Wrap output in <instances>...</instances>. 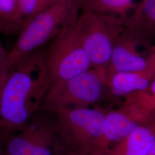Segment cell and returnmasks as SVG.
Segmentation results:
<instances>
[{"instance_id": "1", "label": "cell", "mask_w": 155, "mask_h": 155, "mask_svg": "<svg viewBox=\"0 0 155 155\" xmlns=\"http://www.w3.org/2000/svg\"><path fill=\"white\" fill-rule=\"evenodd\" d=\"M50 87L45 55L39 50L8 71L0 92V136L2 141L21 130L42 109Z\"/></svg>"}, {"instance_id": "2", "label": "cell", "mask_w": 155, "mask_h": 155, "mask_svg": "<svg viewBox=\"0 0 155 155\" xmlns=\"http://www.w3.org/2000/svg\"><path fill=\"white\" fill-rule=\"evenodd\" d=\"M82 0H57L32 17L22 27L8 52V71L39 48L63 28L72 25L79 16Z\"/></svg>"}, {"instance_id": "3", "label": "cell", "mask_w": 155, "mask_h": 155, "mask_svg": "<svg viewBox=\"0 0 155 155\" xmlns=\"http://www.w3.org/2000/svg\"><path fill=\"white\" fill-rule=\"evenodd\" d=\"M127 19L83 11L73 27L94 68L109 66L114 45L127 25Z\"/></svg>"}, {"instance_id": "4", "label": "cell", "mask_w": 155, "mask_h": 155, "mask_svg": "<svg viewBox=\"0 0 155 155\" xmlns=\"http://www.w3.org/2000/svg\"><path fill=\"white\" fill-rule=\"evenodd\" d=\"M105 70L92 68L61 83L51 86L42 109L54 113L59 109L86 107L102 98L106 86Z\"/></svg>"}, {"instance_id": "5", "label": "cell", "mask_w": 155, "mask_h": 155, "mask_svg": "<svg viewBox=\"0 0 155 155\" xmlns=\"http://www.w3.org/2000/svg\"><path fill=\"white\" fill-rule=\"evenodd\" d=\"M73 24L63 28L55 37L45 55L51 86L63 82L93 68Z\"/></svg>"}, {"instance_id": "6", "label": "cell", "mask_w": 155, "mask_h": 155, "mask_svg": "<svg viewBox=\"0 0 155 155\" xmlns=\"http://www.w3.org/2000/svg\"><path fill=\"white\" fill-rule=\"evenodd\" d=\"M40 112L21 130L3 140L5 155H62L66 147L58 133L56 120L50 122Z\"/></svg>"}, {"instance_id": "7", "label": "cell", "mask_w": 155, "mask_h": 155, "mask_svg": "<svg viewBox=\"0 0 155 155\" xmlns=\"http://www.w3.org/2000/svg\"><path fill=\"white\" fill-rule=\"evenodd\" d=\"M105 113L89 107L64 108L55 112L57 129L66 148L93 150L102 132Z\"/></svg>"}, {"instance_id": "8", "label": "cell", "mask_w": 155, "mask_h": 155, "mask_svg": "<svg viewBox=\"0 0 155 155\" xmlns=\"http://www.w3.org/2000/svg\"><path fill=\"white\" fill-rule=\"evenodd\" d=\"M145 41L146 40L127 23L114 45L109 65L106 69V74L141 71L155 65V54L150 52L148 55L145 56L139 51V46Z\"/></svg>"}, {"instance_id": "9", "label": "cell", "mask_w": 155, "mask_h": 155, "mask_svg": "<svg viewBox=\"0 0 155 155\" xmlns=\"http://www.w3.org/2000/svg\"><path fill=\"white\" fill-rule=\"evenodd\" d=\"M140 125L141 124L121 109L106 113L102 132L94 144L93 150L105 152Z\"/></svg>"}, {"instance_id": "10", "label": "cell", "mask_w": 155, "mask_h": 155, "mask_svg": "<svg viewBox=\"0 0 155 155\" xmlns=\"http://www.w3.org/2000/svg\"><path fill=\"white\" fill-rule=\"evenodd\" d=\"M155 144V121L150 119L105 152V155H146Z\"/></svg>"}, {"instance_id": "11", "label": "cell", "mask_w": 155, "mask_h": 155, "mask_svg": "<svg viewBox=\"0 0 155 155\" xmlns=\"http://www.w3.org/2000/svg\"><path fill=\"white\" fill-rule=\"evenodd\" d=\"M155 77V64L141 71L107 74L106 86L114 95L126 97L146 90Z\"/></svg>"}, {"instance_id": "12", "label": "cell", "mask_w": 155, "mask_h": 155, "mask_svg": "<svg viewBox=\"0 0 155 155\" xmlns=\"http://www.w3.org/2000/svg\"><path fill=\"white\" fill-rule=\"evenodd\" d=\"M121 109L141 124L148 122L155 113V77L146 90L126 97Z\"/></svg>"}, {"instance_id": "13", "label": "cell", "mask_w": 155, "mask_h": 155, "mask_svg": "<svg viewBox=\"0 0 155 155\" xmlns=\"http://www.w3.org/2000/svg\"><path fill=\"white\" fill-rule=\"evenodd\" d=\"M128 18V25L146 41L155 36V0H142Z\"/></svg>"}, {"instance_id": "14", "label": "cell", "mask_w": 155, "mask_h": 155, "mask_svg": "<svg viewBox=\"0 0 155 155\" xmlns=\"http://www.w3.org/2000/svg\"><path fill=\"white\" fill-rule=\"evenodd\" d=\"M136 6L134 0H82L81 9L101 15L127 18L128 12Z\"/></svg>"}, {"instance_id": "15", "label": "cell", "mask_w": 155, "mask_h": 155, "mask_svg": "<svg viewBox=\"0 0 155 155\" xmlns=\"http://www.w3.org/2000/svg\"><path fill=\"white\" fill-rule=\"evenodd\" d=\"M0 19L4 32L13 33L21 31L23 21L21 16L18 0H0Z\"/></svg>"}, {"instance_id": "16", "label": "cell", "mask_w": 155, "mask_h": 155, "mask_svg": "<svg viewBox=\"0 0 155 155\" xmlns=\"http://www.w3.org/2000/svg\"><path fill=\"white\" fill-rule=\"evenodd\" d=\"M38 0H18L19 8L23 21V26L35 15L38 5Z\"/></svg>"}, {"instance_id": "17", "label": "cell", "mask_w": 155, "mask_h": 155, "mask_svg": "<svg viewBox=\"0 0 155 155\" xmlns=\"http://www.w3.org/2000/svg\"><path fill=\"white\" fill-rule=\"evenodd\" d=\"M8 52L0 43V78L8 72Z\"/></svg>"}, {"instance_id": "18", "label": "cell", "mask_w": 155, "mask_h": 155, "mask_svg": "<svg viewBox=\"0 0 155 155\" xmlns=\"http://www.w3.org/2000/svg\"><path fill=\"white\" fill-rule=\"evenodd\" d=\"M61 155H105V152L92 150L89 151L71 150L65 148Z\"/></svg>"}, {"instance_id": "19", "label": "cell", "mask_w": 155, "mask_h": 155, "mask_svg": "<svg viewBox=\"0 0 155 155\" xmlns=\"http://www.w3.org/2000/svg\"><path fill=\"white\" fill-rule=\"evenodd\" d=\"M57 0H38L36 14L47 9L48 7L53 4Z\"/></svg>"}, {"instance_id": "20", "label": "cell", "mask_w": 155, "mask_h": 155, "mask_svg": "<svg viewBox=\"0 0 155 155\" xmlns=\"http://www.w3.org/2000/svg\"><path fill=\"white\" fill-rule=\"evenodd\" d=\"M2 143H3L2 139L0 136V155H5L4 152V149L2 146Z\"/></svg>"}, {"instance_id": "21", "label": "cell", "mask_w": 155, "mask_h": 155, "mask_svg": "<svg viewBox=\"0 0 155 155\" xmlns=\"http://www.w3.org/2000/svg\"><path fill=\"white\" fill-rule=\"evenodd\" d=\"M146 155H155V144Z\"/></svg>"}, {"instance_id": "22", "label": "cell", "mask_w": 155, "mask_h": 155, "mask_svg": "<svg viewBox=\"0 0 155 155\" xmlns=\"http://www.w3.org/2000/svg\"><path fill=\"white\" fill-rule=\"evenodd\" d=\"M6 74L7 73L5 74L4 76H2V77L0 78V92H1V88H2V84H3V82H4V81L5 78L6 76Z\"/></svg>"}, {"instance_id": "23", "label": "cell", "mask_w": 155, "mask_h": 155, "mask_svg": "<svg viewBox=\"0 0 155 155\" xmlns=\"http://www.w3.org/2000/svg\"><path fill=\"white\" fill-rule=\"evenodd\" d=\"M2 31H4V28H3V25H2V21L1 20V19H0V33Z\"/></svg>"}, {"instance_id": "24", "label": "cell", "mask_w": 155, "mask_h": 155, "mask_svg": "<svg viewBox=\"0 0 155 155\" xmlns=\"http://www.w3.org/2000/svg\"><path fill=\"white\" fill-rule=\"evenodd\" d=\"M150 51L155 54V45H153V47H152V48H151V49H150Z\"/></svg>"}, {"instance_id": "25", "label": "cell", "mask_w": 155, "mask_h": 155, "mask_svg": "<svg viewBox=\"0 0 155 155\" xmlns=\"http://www.w3.org/2000/svg\"><path fill=\"white\" fill-rule=\"evenodd\" d=\"M150 119H152L153 120H154L155 121V113H154V114L152 116V117H151V118Z\"/></svg>"}]
</instances>
